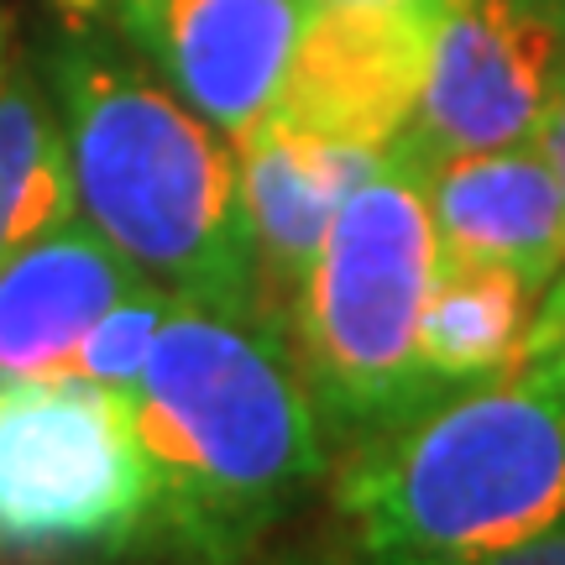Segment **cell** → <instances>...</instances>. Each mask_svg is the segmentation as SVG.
Returning <instances> with one entry per match:
<instances>
[{"label":"cell","mask_w":565,"mask_h":565,"mask_svg":"<svg viewBox=\"0 0 565 565\" xmlns=\"http://www.w3.org/2000/svg\"><path fill=\"white\" fill-rule=\"evenodd\" d=\"M126 414L152 482V540L189 565L246 561L330 466L299 356L257 315L179 303Z\"/></svg>","instance_id":"6da1fadb"},{"label":"cell","mask_w":565,"mask_h":565,"mask_svg":"<svg viewBox=\"0 0 565 565\" xmlns=\"http://www.w3.org/2000/svg\"><path fill=\"white\" fill-rule=\"evenodd\" d=\"M47 89L84 221L183 303L257 315V246L236 141L189 110L137 53L89 32L53 47Z\"/></svg>","instance_id":"7a4b0ae2"},{"label":"cell","mask_w":565,"mask_h":565,"mask_svg":"<svg viewBox=\"0 0 565 565\" xmlns=\"http://www.w3.org/2000/svg\"><path fill=\"white\" fill-rule=\"evenodd\" d=\"M335 508L366 565H482L565 519V393L456 387L345 445Z\"/></svg>","instance_id":"3957f363"},{"label":"cell","mask_w":565,"mask_h":565,"mask_svg":"<svg viewBox=\"0 0 565 565\" xmlns=\"http://www.w3.org/2000/svg\"><path fill=\"white\" fill-rule=\"evenodd\" d=\"M435 263L424 152L404 137L341 200L288 315V345L330 445H356L445 398L419 366Z\"/></svg>","instance_id":"277c9868"},{"label":"cell","mask_w":565,"mask_h":565,"mask_svg":"<svg viewBox=\"0 0 565 565\" xmlns=\"http://www.w3.org/2000/svg\"><path fill=\"white\" fill-rule=\"evenodd\" d=\"M152 540L126 398L79 372H0V561L74 565Z\"/></svg>","instance_id":"5b68a950"},{"label":"cell","mask_w":565,"mask_h":565,"mask_svg":"<svg viewBox=\"0 0 565 565\" xmlns=\"http://www.w3.org/2000/svg\"><path fill=\"white\" fill-rule=\"evenodd\" d=\"M565 79V0H429V74L408 141L482 152L534 141Z\"/></svg>","instance_id":"8992f818"},{"label":"cell","mask_w":565,"mask_h":565,"mask_svg":"<svg viewBox=\"0 0 565 565\" xmlns=\"http://www.w3.org/2000/svg\"><path fill=\"white\" fill-rule=\"evenodd\" d=\"M429 74V0L303 6L278 110L324 137L387 152L408 137Z\"/></svg>","instance_id":"52a82bcc"},{"label":"cell","mask_w":565,"mask_h":565,"mask_svg":"<svg viewBox=\"0 0 565 565\" xmlns=\"http://www.w3.org/2000/svg\"><path fill=\"white\" fill-rule=\"evenodd\" d=\"M105 21L189 110L242 137L278 100L303 0H116Z\"/></svg>","instance_id":"ba28073f"},{"label":"cell","mask_w":565,"mask_h":565,"mask_svg":"<svg viewBox=\"0 0 565 565\" xmlns=\"http://www.w3.org/2000/svg\"><path fill=\"white\" fill-rule=\"evenodd\" d=\"M231 141H236L242 200L257 246V315L288 335V315L320 257L324 231L383 152L324 137L315 126L282 116L278 105Z\"/></svg>","instance_id":"9c48e42d"},{"label":"cell","mask_w":565,"mask_h":565,"mask_svg":"<svg viewBox=\"0 0 565 565\" xmlns=\"http://www.w3.org/2000/svg\"><path fill=\"white\" fill-rule=\"evenodd\" d=\"M424 194L440 257L513 267L534 288L565 267V200L540 141L424 152Z\"/></svg>","instance_id":"30bf717a"},{"label":"cell","mask_w":565,"mask_h":565,"mask_svg":"<svg viewBox=\"0 0 565 565\" xmlns=\"http://www.w3.org/2000/svg\"><path fill=\"white\" fill-rule=\"evenodd\" d=\"M137 282L141 273L84 215L21 246L0 267V372H68L89 324Z\"/></svg>","instance_id":"8fae6325"},{"label":"cell","mask_w":565,"mask_h":565,"mask_svg":"<svg viewBox=\"0 0 565 565\" xmlns=\"http://www.w3.org/2000/svg\"><path fill=\"white\" fill-rule=\"evenodd\" d=\"M534 294L540 288L513 267L440 257L419 309L424 377L440 393L513 377L524 330L534 320Z\"/></svg>","instance_id":"7c38bea8"},{"label":"cell","mask_w":565,"mask_h":565,"mask_svg":"<svg viewBox=\"0 0 565 565\" xmlns=\"http://www.w3.org/2000/svg\"><path fill=\"white\" fill-rule=\"evenodd\" d=\"M74 215H79V194H74L58 100L32 68L6 63L0 74V267L21 246L42 242Z\"/></svg>","instance_id":"4fadbf2b"},{"label":"cell","mask_w":565,"mask_h":565,"mask_svg":"<svg viewBox=\"0 0 565 565\" xmlns=\"http://www.w3.org/2000/svg\"><path fill=\"white\" fill-rule=\"evenodd\" d=\"M179 303H183L179 294H168L162 282L141 278L126 299H116L100 320L89 324V335L79 341L68 372H79L89 383L110 387L116 398H126V393L137 387L141 366H147V356H152V345H158V335H162V324H168V315H173Z\"/></svg>","instance_id":"5bb4252c"},{"label":"cell","mask_w":565,"mask_h":565,"mask_svg":"<svg viewBox=\"0 0 565 565\" xmlns=\"http://www.w3.org/2000/svg\"><path fill=\"white\" fill-rule=\"evenodd\" d=\"M519 372H529V377H540L545 387H561L565 393V273L550 278L545 303L529 320L524 345H519Z\"/></svg>","instance_id":"9a60e30c"},{"label":"cell","mask_w":565,"mask_h":565,"mask_svg":"<svg viewBox=\"0 0 565 565\" xmlns=\"http://www.w3.org/2000/svg\"><path fill=\"white\" fill-rule=\"evenodd\" d=\"M482 565H565V519L555 529H545V534L524 540V545H513V550H503V555L482 561Z\"/></svg>","instance_id":"2e32d148"},{"label":"cell","mask_w":565,"mask_h":565,"mask_svg":"<svg viewBox=\"0 0 565 565\" xmlns=\"http://www.w3.org/2000/svg\"><path fill=\"white\" fill-rule=\"evenodd\" d=\"M534 141H540V152H545L550 168H555V183H561V200H565V79H561V89H555V100H550Z\"/></svg>","instance_id":"e0dca14e"},{"label":"cell","mask_w":565,"mask_h":565,"mask_svg":"<svg viewBox=\"0 0 565 565\" xmlns=\"http://www.w3.org/2000/svg\"><path fill=\"white\" fill-rule=\"evenodd\" d=\"M236 565H341L335 555H324V550H282V555H273V561H236Z\"/></svg>","instance_id":"ac0fdd59"},{"label":"cell","mask_w":565,"mask_h":565,"mask_svg":"<svg viewBox=\"0 0 565 565\" xmlns=\"http://www.w3.org/2000/svg\"><path fill=\"white\" fill-rule=\"evenodd\" d=\"M58 6L74 21H100V17H110V6H116V0H58Z\"/></svg>","instance_id":"d6986e66"},{"label":"cell","mask_w":565,"mask_h":565,"mask_svg":"<svg viewBox=\"0 0 565 565\" xmlns=\"http://www.w3.org/2000/svg\"><path fill=\"white\" fill-rule=\"evenodd\" d=\"M303 6H408V0H303Z\"/></svg>","instance_id":"ffe728a7"},{"label":"cell","mask_w":565,"mask_h":565,"mask_svg":"<svg viewBox=\"0 0 565 565\" xmlns=\"http://www.w3.org/2000/svg\"><path fill=\"white\" fill-rule=\"evenodd\" d=\"M6 63L11 58H6V17H0V74H6Z\"/></svg>","instance_id":"44dd1931"}]
</instances>
